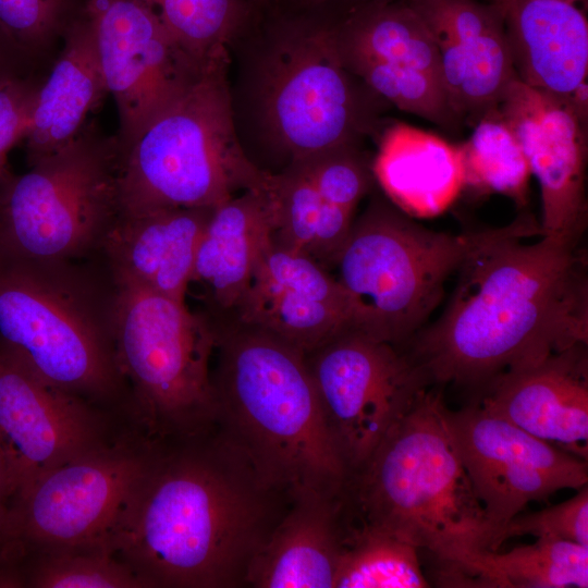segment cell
<instances>
[{"label": "cell", "instance_id": "cell-4", "mask_svg": "<svg viewBox=\"0 0 588 588\" xmlns=\"http://www.w3.org/2000/svg\"><path fill=\"white\" fill-rule=\"evenodd\" d=\"M210 321L217 428L268 485L293 500L344 491L348 474L328 431L305 353L234 318Z\"/></svg>", "mask_w": 588, "mask_h": 588}, {"label": "cell", "instance_id": "cell-38", "mask_svg": "<svg viewBox=\"0 0 588 588\" xmlns=\"http://www.w3.org/2000/svg\"><path fill=\"white\" fill-rule=\"evenodd\" d=\"M13 53L0 34V77L3 75L13 72L11 66Z\"/></svg>", "mask_w": 588, "mask_h": 588}, {"label": "cell", "instance_id": "cell-17", "mask_svg": "<svg viewBox=\"0 0 588 588\" xmlns=\"http://www.w3.org/2000/svg\"><path fill=\"white\" fill-rule=\"evenodd\" d=\"M229 318L266 330L305 354L354 327L348 301L332 272L271 241Z\"/></svg>", "mask_w": 588, "mask_h": 588}, {"label": "cell", "instance_id": "cell-16", "mask_svg": "<svg viewBox=\"0 0 588 588\" xmlns=\"http://www.w3.org/2000/svg\"><path fill=\"white\" fill-rule=\"evenodd\" d=\"M497 108L539 183L541 234L579 242L587 224V117L573 99L529 87L516 76Z\"/></svg>", "mask_w": 588, "mask_h": 588}, {"label": "cell", "instance_id": "cell-1", "mask_svg": "<svg viewBox=\"0 0 588 588\" xmlns=\"http://www.w3.org/2000/svg\"><path fill=\"white\" fill-rule=\"evenodd\" d=\"M578 244L541 234L528 213L480 231L443 313L401 348L430 384L485 385L587 344V258Z\"/></svg>", "mask_w": 588, "mask_h": 588}, {"label": "cell", "instance_id": "cell-28", "mask_svg": "<svg viewBox=\"0 0 588 588\" xmlns=\"http://www.w3.org/2000/svg\"><path fill=\"white\" fill-rule=\"evenodd\" d=\"M460 145L465 168V187L477 194H501L519 208L528 200L531 176L523 147L498 108L487 112Z\"/></svg>", "mask_w": 588, "mask_h": 588}, {"label": "cell", "instance_id": "cell-13", "mask_svg": "<svg viewBox=\"0 0 588 588\" xmlns=\"http://www.w3.org/2000/svg\"><path fill=\"white\" fill-rule=\"evenodd\" d=\"M106 87L119 114L120 151L198 75L193 58L143 0H86ZM216 54V53H215Z\"/></svg>", "mask_w": 588, "mask_h": 588}, {"label": "cell", "instance_id": "cell-26", "mask_svg": "<svg viewBox=\"0 0 588 588\" xmlns=\"http://www.w3.org/2000/svg\"><path fill=\"white\" fill-rule=\"evenodd\" d=\"M270 189L274 201L271 242L331 271L351 233L355 213L324 200L302 160L271 172Z\"/></svg>", "mask_w": 588, "mask_h": 588}, {"label": "cell", "instance_id": "cell-34", "mask_svg": "<svg viewBox=\"0 0 588 588\" xmlns=\"http://www.w3.org/2000/svg\"><path fill=\"white\" fill-rule=\"evenodd\" d=\"M86 13V0H0V34L13 54L39 57Z\"/></svg>", "mask_w": 588, "mask_h": 588}, {"label": "cell", "instance_id": "cell-8", "mask_svg": "<svg viewBox=\"0 0 588 588\" xmlns=\"http://www.w3.org/2000/svg\"><path fill=\"white\" fill-rule=\"evenodd\" d=\"M117 286L115 351L130 389L132 422L159 442L210 432L217 419L212 322L186 303Z\"/></svg>", "mask_w": 588, "mask_h": 588}, {"label": "cell", "instance_id": "cell-23", "mask_svg": "<svg viewBox=\"0 0 588 588\" xmlns=\"http://www.w3.org/2000/svg\"><path fill=\"white\" fill-rule=\"evenodd\" d=\"M498 5L514 73L522 83L571 99L587 86L588 21L576 3L510 0Z\"/></svg>", "mask_w": 588, "mask_h": 588}, {"label": "cell", "instance_id": "cell-35", "mask_svg": "<svg viewBox=\"0 0 588 588\" xmlns=\"http://www.w3.org/2000/svg\"><path fill=\"white\" fill-rule=\"evenodd\" d=\"M298 160L324 200L354 213L375 182L371 161L359 144L335 146Z\"/></svg>", "mask_w": 588, "mask_h": 588}, {"label": "cell", "instance_id": "cell-40", "mask_svg": "<svg viewBox=\"0 0 588 588\" xmlns=\"http://www.w3.org/2000/svg\"><path fill=\"white\" fill-rule=\"evenodd\" d=\"M303 8L314 9L326 5L335 0H297ZM381 1H395V0H381Z\"/></svg>", "mask_w": 588, "mask_h": 588}, {"label": "cell", "instance_id": "cell-21", "mask_svg": "<svg viewBox=\"0 0 588 588\" xmlns=\"http://www.w3.org/2000/svg\"><path fill=\"white\" fill-rule=\"evenodd\" d=\"M271 180V175H270ZM269 183L218 205L199 241L187 294L194 292L210 320L232 316L274 228ZM186 294V296H187Z\"/></svg>", "mask_w": 588, "mask_h": 588}, {"label": "cell", "instance_id": "cell-27", "mask_svg": "<svg viewBox=\"0 0 588 588\" xmlns=\"http://www.w3.org/2000/svg\"><path fill=\"white\" fill-rule=\"evenodd\" d=\"M340 54L412 66L443 86L440 53L418 13L403 0H366L334 22Z\"/></svg>", "mask_w": 588, "mask_h": 588}, {"label": "cell", "instance_id": "cell-33", "mask_svg": "<svg viewBox=\"0 0 588 588\" xmlns=\"http://www.w3.org/2000/svg\"><path fill=\"white\" fill-rule=\"evenodd\" d=\"M490 560L501 588L588 587V547L575 542L537 538Z\"/></svg>", "mask_w": 588, "mask_h": 588}, {"label": "cell", "instance_id": "cell-10", "mask_svg": "<svg viewBox=\"0 0 588 588\" xmlns=\"http://www.w3.org/2000/svg\"><path fill=\"white\" fill-rule=\"evenodd\" d=\"M120 149L85 125L58 151L0 181V252L36 260L96 257L121 216Z\"/></svg>", "mask_w": 588, "mask_h": 588}, {"label": "cell", "instance_id": "cell-31", "mask_svg": "<svg viewBox=\"0 0 588 588\" xmlns=\"http://www.w3.org/2000/svg\"><path fill=\"white\" fill-rule=\"evenodd\" d=\"M340 57L344 66L387 103L443 128L461 124L444 86L427 73L364 56Z\"/></svg>", "mask_w": 588, "mask_h": 588}, {"label": "cell", "instance_id": "cell-32", "mask_svg": "<svg viewBox=\"0 0 588 588\" xmlns=\"http://www.w3.org/2000/svg\"><path fill=\"white\" fill-rule=\"evenodd\" d=\"M161 17L177 42L206 61L241 35L250 17L247 0H143Z\"/></svg>", "mask_w": 588, "mask_h": 588}, {"label": "cell", "instance_id": "cell-2", "mask_svg": "<svg viewBox=\"0 0 588 588\" xmlns=\"http://www.w3.org/2000/svg\"><path fill=\"white\" fill-rule=\"evenodd\" d=\"M292 501L216 426L158 441L108 544L146 588H244Z\"/></svg>", "mask_w": 588, "mask_h": 588}, {"label": "cell", "instance_id": "cell-42", "mask_svg": "<svg viewBox=\"0 0 588 588\" xmlns=\"http://www.w3.org/2000/svg\"><path fill=\"white\" fill-rule=\"evenodd\" d=\"M506 1H510V0H491V2H494V3H504ZM563 1H568V2H573V3H577L578 1L580 0H563Z\"/></svg>", "mask_w": 588, "mask_h": 588}, {"label": "cell", "instance_id": "cell-39", "mask_svg": "<svg viewBox=\"0 0 588 588\" xmlns=\"http://www.w3.org/2000/svg\"><path fill=\"white\" fill-rule=\"evenodd\" d=\"M4 497H7V468L4 456L0 446V512L3 509L1 501Z\"/></svg>", "mask_w": 588, "mask_h": 588}, {"label": "cell", "instance_id": "cell-25", "mask_svg": "<svg viewBox=\"0 0 588 588\" xmlns=\"http://www.w3.org/2000/svg\"><path fill=\"white\" fill-rule=\"evenodd\" d=\"M61 44L48 77L35 94L24 136L29 166L72 142L108 94L87 13Z\"/></svg>", "mask_w": 588, "mask_h": 588}, {"label": "cell", "instance_id": "cell-6", "mask_svg": "<svg viewBox=\"0 0 588 588\" xmlns=\"http://www.w3.org/2000/svg\"><path fill=\"white\" fill-rule=\"evenodd\" d=\"M243 82L258 134L287 163L360 144L378 131L385 102L344 66L334 22L310 13L274 20Z\"/></svg>", "mask_w": 588, "mask_h": 588}, {"label": "cell", "instance_id": "cell-14", "mask_svg": "<svg viewBox=\"0 0 588 588\" xmlns=\"http://www.w3.org/2000/svg\"><path fill=\"white\" fill-rule=\"evenodd\" d=\"M458 455L501 546L510 520L531 501L588 483V461L473 405L446 409Z\"/></svg>", "mask_w": 588, "mask_h": 588}, {"label": "cell", "instance_id": "cell-5", "mask_svg": "<svg viewBox=\"0 0 588 588\" xmlns=\"http://www.w3.org/2000/svg\"><path fill=\"white\" fill-rule=\"evenodd\" d=\"M117 297L98 257L36 260L0 252V350L46 382L130 417L115 351Z\"/></svg>", "mask_w": 588, "mask_h": 588}, {"label": "cell", "instance_id": "cell-3", "mask_svg": "<svg viewBox=\"0 0 588 588\" xmlns=\"http://www.w3.org/2000/svg\"><path fill=\"white\" fill-rule=\"evenodd\" d=\"M446 407L427 390L346 482L353 519L440 562L445 587H497L500 544L458 455Z\"/></svg>", "mask_w": 588, "mask_h": 588}, {"label": "cell", "instance_id": "cell-11", "mask_svg": "<svg viewBox=\"0 0 588 588\" xmlns=\"http://www.w3.org/2000/svg\"><path fill=\"white\" fill-rule=\"evenodd\" d=\"M157 443L132 427L110 444L36 477L0 513L4 556L14 562L40 549L108 543Z\"/></svg>", "mask_w": 588, "mask_h": 588}, {"label": "cell", "instance_id": "cell-20", "mask_svg": "<svg viewBox=\"0 0 588 588\" xmlns=\"http://www.w3.org/2000/svg\"><path fill=\"white\" fill-rule=\"evenodd\" d=\"M215 208L121 215L97 257L117 284L186 303L197 247Z\"/></svg>", "mask_w": 588, "mask_h": 588}, {"label": "cell", "instance_id": "cell-30", "mask_svg": "<svg viewBox=\"0 0 588 588\" xmlns=\"http://www.w3.org/2000/svg\"><path fill=\"white\" fill-rule=\"evenodd\" d=\"M20 586L32 588H146L108 543L47 548L23 554L14 564Z\"/></svg>", "mask_w": 588, "mask_h": 588}, {"label": "cell", "instance_id": "cell-37", "mask_svg": "<svg viewBox=\"0 0 588 588\" xmlns=\"http://www.w3.org/2000/svg\"><path fill=\"white\" fill-rule=\"evenodd\" d=\"M38 85L14 71L0 77V181L10 173V149L25 136Z\"/></svg>", "mask_w": 588, "mask_h": 588}, {"label": "cell", "instance_id": "cell-7", "mask_svg": "<svg viewBox=\"0 0 588 588\" xmlns=\"http://www.w3.org/2000/svg\"><path fill=\"white\" fill-rule=\"evenodd\" d=\"M229 49L211 56L195 79L120 151L121 215L169 208H215L264 187L237 136Z\"/></svg>", "mask_w": 588, "mask_h": 588}, {"label": "cell", "instance_id": "cell-41", "mask_svg": "<svg viewBox=\"0 0 588 588\" xmlns=\"http://www.w3.org/2000/svg\"><path fill=\"white\" fill-rule=\"evenodd\" d=\"M252 8L255 9H268L271 7L277 0H247Z\"/></svg>", "mask_w": 588, "mask_h": 588}, {"label": "cell", "instance_id": "cell-22", "mask_svg": "<svg viewBox=\"0 0 588 588\" xmlns=\"http://www.w3.org/2000/svg\"><path fill=\"white\" fill-rule=\"evenodd\" d=\"M352 519L345 489L295 498L255 556L247 587L334 588Z\"/></svg>", "mask_w": 588, "mask_h": 588}, {"label": "cell", "instance_id": "cell-9", "mask_svg": "<svg viewBox=\"0 0 588 588\" xmlns=\"http://www.w3.org/2000/svg\"><path fill=\"white\" fill-rule=\"evenodd\" d=\"M479 234L432 231L389 200L372 199L332 267L353 329L402 347L440 304L448 278Z\"/></svg>", "mask_w": 588, "mask_h": 588}, {"label": "cell", "instance_id": "cell-36", "mask_svg": "<svg viewBox=\"0 0 588 588\" xmlns=\"http://www.w3.org/2000/svg\"><path fill=\"white\" fill-rule=\"evenodd\" d=\"M534 536L575 542L588 547V487L556 505L528 514H517L506 525L504 539Z\"/></svg>", "mask_w": 588, "mask_h": 588}, {"label": "cell", "instance_id": "cell-12", "mask_svg": "<svg viewBox=\"0 0 588 588\" xmlns=\"http://www.w3.org/2000/svg\"><path fill=\"white\" fill-rule=\"evenodd\" d=\"M305 356L350 479L430 383L403 348L353 328Z\"/></svg>", "mask_w": 588, "mask_h": 588}, {"label": "cell", "instance_id": "cell-15", "mask_svg": "<svg viewBox=\"0 0 588 588\" xmlns=\"http://www.w3.org/2000/svg\"><path fill=\"white\" fill-rule=\"evenodd\" d=\"M114 416L59 389L0 350V446L7 497L39 475L118 439ZM130 429V428H128Z\"/></svg>", "mask_w": 588, "mask_h": 588}, {"label": "cell", "instance_id": "cell-29", "mask_svg": "<svg viewBox=\"0 0 588 588\" xmlns=\"http://www.w3.org/2000/svg\"><path fill=\"white\" fill-rule=\"evenodd\" d=\"M418 549L400 538L352 520L334 588H426Z\"/></svg>", "mask_w": 588, "mask_h": 588}, {"label": "cell", "instance_id": "cell-24", "mask_svg": "<svg viewBox=\"0 0 588 588\" xmlns=\"http://www.w3.org/2000/svg\"><path fill=\"white\" fill-rule=\"evenodd\" d=\"M371 170L388 200L411 218L443 213L465 185L461 146L399 121L381 132Z\"/></svg>", "mask_w": 588, "mask_h": 588}, {"label": "cell", "instance_id": "cell-18", "mask_svg": "<svg viewBox=\"0 0 588 588\" xmlns=\"http://www.w3.org/2000/svg\"><path fill=\"white\" fill-rule=\"evenodd\" d=\"M431 32L450 105L474 126L515 77L501 8L476 0H403Z\"/></svg>", "mask_w": 588, "mask_h": 588}, {"label": "cell", "instance_id": "cell-19", "mask_svg": "<svg viewBox=\"0 0 588 588\" xmlns=\"http://www.w3.org/2000/svg\"><path fill=\"white\" fill-rule=\"evenodd\" d=\"M483 387L481 407L588 461L587 344L512 368Z\"/></svg>", "mask_w": 588, "mask_h": 588}]
</instances>
